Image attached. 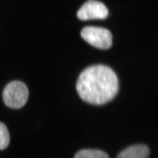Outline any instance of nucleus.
Instances as JSON below:
<instances>
[{
  "instance_id": "1",
  "label": "nucleus",
  "mask_w": 158,
  "mask_h": 158,
  "mask_svg": "<svg viewBox=\"0 0 158 158\" xmlns=\"http://www.w3.org/2000/svg\"><path fill=\"white\" fill-rule=\"evenodd\" d=\"M76 89L84 101L92 104H104L116 95L118 78L110 67L102 65L92 66L79 75Z\"/></svg>"
},
{
  "instance_id": "2",
  "label": "nucleus",
  "mask_w": 158,
  "mask_h": 158,
  "mask_svg": "<svg viewBox=\"0 0 158 158\" xmlns=\"http://www.w3.org/2000/svg\"><path fill=\"white\" fill-rule=\"evenodd\" d=\"M29 97L28 88L25 84L19 81L9 83L4 90L3 101L6 106L19 109L25 105Z\"/></svg>"
},
{
  "instance_id": "3",
  "label": "nucleus",
  "mask_w": 158,
  "mask_h": 158,
  "mask_svg": "<svg viewBox=\"0 0 158 158\" xmlns=\"http://www.w3.org/2000/svg\"><path fill=\"white\" fill-rule=\"evenodd\" d=\"M81 36L90 45L99 49H109L112 45V33L104 28L87 26L82 29Z\"/></svg>"
},
{
  "instance_id": "4",
  "label": "nucleus",
  "mask_w": 158,
  "mask_h": 158,
  "mask_svg": "<svg viewBox=\"0 0 158 158\" xmlns=\"http://www.w3.org/2000/svg\"><path fill=\"white\" fill-rule=\"evenodd\" d=\"M109 14L103 3L96 0H89L78 11L77 15L82 21L93 19H105Z\"/></svg>"
},
{
  "instance_id": "5",
  "label": "nucleus",
  "mask_w": 158,
  "mask_h": 158,
  "mask_svg": "<svg viewBox=\"0 0 158 158\" xmlns=\"http://www.w3.org/2000/svg\"><path fill=\"white\" fill-rule=\"evenodd\" d=\"M149 154V148L145 145H134L123 150L116 158H148Z\"/></svg>"
},
{
  "instance_id": "6",
  "label": "nucleus",
  "mask_w": 158,
  "mask_h": 158,
  "mask_svg": "<svg viewBox=\"0 0 158 158\" xmlns=\"http://www.w3.org/2000/svg\"><path fill=\"white\" fill-rule=\"evenodd\" d=\"M74 158H110L103 151L98 149H85L78 151Z\"/></svg>"
},
{
  "instance_id": "7",
  "label": "nucleus",
  "mask_w": 158,
  "mask_h": 158,
  "mask_svg": "<svg viewBox=\"0 0 158 158\" xmlns=\"http://www.w3.org/2000/svg\"><path fill=\"white\" fill-rule=\"evenodd\" d=\"M10 142V135L4 124L0 122V149L6 148Z\"/></svg>"
}]
</instances>
